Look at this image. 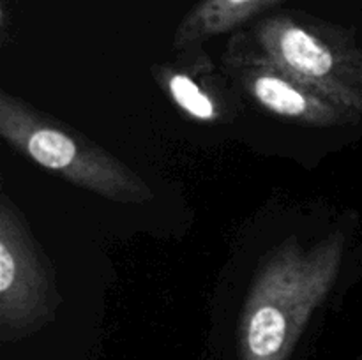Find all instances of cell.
Returning <instances> with one entry per match:
<instances>
[{"instance_id": "6da1fadb", "label": "cell", "mask_w": 362, "mask_h": 360, "mask_svg": "<svg viewBox=\"0 0 362 360\" xmlns=\"http://www.w3.org/2000/svg\"><path fill=\"white\" fill-rule=\"evenodd\" d=\"M345 244L341 232L310 244L288 239L264 258L239 318V360L292 356L311 316L338 281Z\"/></svg>"}, {"instance_id": "7a4b0ae2", "label": "cell", "mask_w": 362, "mask_h": 360, "mask_svg": "<svg viewBox=\"0 0 362 360\" xmlns=\"http://www.w3.org/2000/svg\"><path fill=\"white\" fill-rule=\"evenodd\" d=\"M0 136L41 168L106 200L140 205L154 198L126 162L6 90H0Z\"/></svg>"}, {"instance_id": "3957f363", "label": "cell", "mask_w": 362, "mask_h": 360, "mask_svg": "<svg viewBox=\"0 0 362 360\" xmlns=\"http://www.w3.org/2000/svg\"><path fill=\"white\" fill-rule=\"evenodd\" d=\"M246 39L276 67L362 119V48L352 30L285 11L258 21Z\"/></svg>"}, {"instance_id": "277c9868", "label": "cell", "mask_w": 362, "mask_h": 360, "mask_svg": "<svg viewBox=\"0 0 362 360\" xmlns=\"http://www.w3.org/2000/svg\"><path fill=\"white\" fill-rule=\"evenodd\" d=\"M62 296L55 268L14 201L0 196V341L16 342L48 327Z\"/></svg>"}, {"instance_id": "5b68a950", "label": "cell", "mask_w": 362, "mask_h": 360, "mask_svg": "<svg viewBox=\"0 0 362 360\" xmlns=\"http://www.w3.org/2000/svg\"><path fill=\"white\" fill-rule=\"evenodd\" d=\"M223 60L239 87L271 115L306 127H343L362 122L359 115L264 59L244 34L232 39Z\"/></svg>"}, {"instance_id": "8992f818", "label": "cell", "mask_w": 362, "mask_h": 360, "mask_svg": "<svg viewBox=\"0 0 362 360\" xmlns=\"http://www.w3.org/2000/svg\"><path fill=\"white\" fill-rule=\"evenodd\" d=\"M152 74L173 104L194 122L216 124L235 109L226 80L202 52L152 66Z\"/></svg>"}, {"instance_id": "52a82bcc", "label": "cell", "mask_w": 362, "mask_h": 360, "mask_svg": "<svg viewBox=\"0 0 362 360\" xmlns=\"http://www.w3.org/2000/svg\"><path fill=\"white\" fill-rule=\"evenodd\" d=\"M283 0H200L184 16L173 35V48L187 52L207 39L243 27Z\"/></svg>"}]
</instances>
